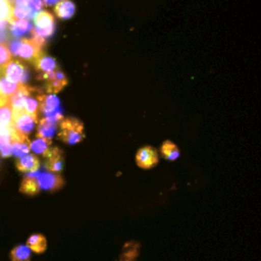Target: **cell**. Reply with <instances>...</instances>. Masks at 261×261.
<instances>
[{
    "mask_svg": "<svg viewBox=\"0 0 261 261\" xmlns=\"http://www.w3.org/2000/svg\"><path fill=\"white\" fill-rule=\"evenodd\" d=\"M86 138L84 133V125L76 117H65L60 122V132H59V139L66 144H78L83 142Z\"/></svg>",
    "mask_w": 261,
    "mask_h": 261,
    "instance_id": "1",
    "label": "cell"
},
{
    "mask_svg": "<svg viewBox=\"0 0 261 261\" xmlns=\"http://www.w3.org/2000/svg\"><path fill=\"white\" fill-rule=\"evenodd\" d=\"M42 0H15L10 19L31 20L42 10Z\"/></svg>",
    "mask_w": 261,
    "mask_h": 261,
    "instance_id": "2",
    "label": "cell"
},
{
    "mask_svg": "<svg viewBox=\"0 0 261 261\" xmlns=\"http://www.w3.org/2000/svg\"><path fill=\"white\" fill-rule=\"evenodd\" d=\"M33 22H35V27L32 28L31 33H35V35L40 36V37L45 38V40L53 37L56 31V24L55 18H54V15L50 12L41 10L33 18Z\"/></svg>",
    "mask_w": 261,
    "mask_h": 261,
    "instance_id": "3",
    "label": "cell"
},
{
    "mask_svg": "<svg viewBox=\"0 0 261 261\" xmlns=\"http://www.w3.org/2000/svg\"><path fill=\"white\" fill-rule=\"evenodd\" d=\"M43 55H45L43 47L37 45L35 41L31 40V38H20L19 47H18L17 54H15L14 58L22 59V60L27 61V63L32 64V65L35 66V64L37 63L38 59Z\"/></svg>",
    "mask_w": 261,
    "mask_h": 261,
    "instance_id": "4",
    "label": "cell"
},
{
    "mask_svg": "<svg viewBox=\"0 0 261 261\" xmlns=\"http://www.w3.org/2000/svg\"><path fill=\"white\" fill-rule=\"evenodd\" d=\"M0 76H4L9 82L18 84H27L30 81V71L18 60H12L0 69Z\"/></svg>",
    "mask_w": 261,
    "mask_h": 261,
    "instance_id": "5",
    "label": "cell"
},
{
    "mask_svg": "<svg viewBox=\"0 0 261 261\" xmlns=\"http://www.w3.org/2000/svg\"><path fill=\"white\" fill-rule=\"evenodd\" d=\"M45 168L48 172L60 173L64 170V150L58 147H48L43 152Z\"/></svg>",
    "mask_w": 261,
    "mask_h": 261,
    "instance_id": "6",
    "label": "cell"
},
{
    "mask_svg": "<svg viewBox=\"0 0 261 261\" xmlns=\"http://www.w3.org/2000/svg\"><path fill=\"white\" fill-rule=\"evenodd\" d=\"M37 122V120L28 115L24 110L13 111V127L25 137H30Z\"/></svg>",
    "mask_w": 261,
    "mask_h": 261,
    "instance_id": "7",
    "label": "cell"
},
{
    "mask_svg": "<svg viewBox=\"0 0 261 261\" xmlns=\"http://www.w3.org/2000/svg\"><path fill=\"white\" fill-rule=\"evenodd\" d=\"M38 185H40L41 190L50 191H58L65 185V181L61 177L60 173H53V172H43L40 173L37 177Z\"/></svg>",
    "mask_w": 261,
    "mask_h": 261,
    "instance_id": "8",
    "label": "cell"
},
{
    "mask_svg": "<svg viewBox=\"0 0 261 261\" xmlns=\"http://www.w3.org/2000/svg\"><path fill=\"white\" fill-rule=\"evenodd\" d=\"M36 99L38 101V107H40V115H43V117L50 116L54 112L60 110V99L55 94H47L45 92L37 94Z\"/></svg>",
    "mask_w": 261,
    "mask_h": 261,
    "instance_id": "9",
    "label": "cell"
},
{
    "mask_svg": "<svg viewBox=\"0 0 261 261\" xmlns=\"http://www.w3.org/2000/svg\"><path fill=\"white\" fill-rule=\"evenodd\" d=\"M135 161H137V165L140 168L148 170V168H153L154 166L158 165L160 157H158V152L154 148L150 147V145H147V147H143L138 150Z\"/></svg>",
    "mask_w": 261,
    "mask_h": 261,
    "instance_id": "10",
    "label": "cell"
},
{
    "mask_svg": "<svg viewBox=\"0 0 261 261\" xmlns=\"http://www.w3.org/2000/svg\"><path fill=\"white\" fill-rule=\"evenodd\" d=\"M68 84H69V79L63 71L60 70L53 71V73L48 74V78L45 84V91L47 92V94L59 93V92L63 91Z\"/></svg>",
    "mask_w": 261,
    "mask_h": 261,
    "instance_id": "11",
    "label": "cell"
},
{
    "mask_svg": "<svg viewBox=\"0 0 261 261\" xmlns=\"http://www.w3.org/2000/svg\"><path fill=\"white\" fill-rule=\"evenodd\" d=\"M40 175V172H33V173H28V175L24 176L23 178L22 184H20V193L24 194V195L28 196H36L38 195V193L41 191L40 185H38L37 177Z\"/></svg>",
    "mask_w": 261,
    "mask_h": 261,
    "instance_id": "12",
    "label": "cell"
},
{
    "mask_svg": "<svg viewBox=\"0 0 261 261\" xmlns=\"http://www.w3.org/2000/svg\"><path fill=\"white\" fill-rule=\"evenodd\" d=\"M40 160L35 154H27L22 158H18L15 162V167L19 172L23 173H33L40 170Z\"/></svg>",
    "mask_w": 261,
    "mask_h": 261,
    "instance_id": "13",
    "label": "cell"
},
{
    "mask_svg": "<svg viewBox=\"0 0 261 261\" xmlns=\"http://www.w3.org/2000/svg\"><path fill=\"white\" fill-rule=\"evenodd\" d=\"M33 28L32 22L27 19H10L9 32L14 38H22L23 36L31 32Z\"/></svg>",
    "mask_w": 261,
    "mask_h": 261,
    "instance_id": "14",
    "label": "cell"
},
{
    "mask_svg": "<svg viewBox=\"0 0 261 261\" xmlns=\"http://www.w3.org/2000/svg\"><path fill=\"white\" fill-rule=\"evenodd\" d=\"M54 12L59 19H70L75 14V4L71 0H61L55 5Z\"/></svg>",
    "mask_w": 261,
    "mask_h": 261,
    "instance_id": "15",
    "label": "cell"
},
{
    "mask_svg": "<svg viewBox=\"0 0 261 261\" xmlns=\"http://www.w3.org/2000/svg\"><path fill=\"white\" fill-rule=\"evenodd\" d=\"M36 71H37V75H42V74H50L53 71H56L58 69V64L56 60L51 56L43 55L41 56L37 60V63L35 64Z\"/></svg>",
    "mask_w": 261,
    "mask_h": 261,
    "instance_id": "16",
    "label": "cell"
},
{
    "mask_svg": "<svg viewBox=\"0 0 261 261\" xmlns=\"http://www.w3.org/2000/svg\"><path fill=\"white\" fill-rule=\"evenodd\" d=\"M27 246L35 254H43L46 251V249H47V240H46V237L43 234L35 233L28 237Z\"/></svg>",
    "mask_w": 261,
    "mask_h": 261,
    "instance_id": "17",
    "label": "cell"
},
{
    "mask_svg": "<svg viewBox=\"0 0 261 261\" xmlns=\"http://www.w3.org/2000/svg\"><path fill=\"white\" fill-rule=\"evenodd\" d=\"M32 251L27 245H17L10 251V260L12 261H31Z\"/></svg>",
    "mask_w": 261,
    "mask_h": 261,
    "instance_id": "18",
    "label": "cell"
},
{
    "mask_svg": "<svg viewBox=\"0 0 261 261\" xmlns=\"http://www.w3.org/2000/svg\"><path fill=\"white\" fill-rule=\"evenodd\" d=\"M13 126V109L9 101L0 105V127Z\"/></svg>",
    "mask_w": 261,
    "mask_h": 261,
    "instance_id": "19",
    "label": "cell"
},
{
    "mask_svg": "<svg viewBox=\"0 0 261 261\" xmlns=\"http://www.w3.org/2000/svg\"><path fill=\"white\" fill-rule=\"evenodd\" d=\"M161 153L163 157L168 161H176L180 157V150H178L177 145L171 140H166L161 147Z\"/></svg>",
    "mask_w": 261,
    "mask_h": 261,
    "instance_id": "20",
    "label": "cell"
},
{
    "mask_svg": "<svg viewBox=\"0 0 261 261\" xmlns=\"http://www.w3.org/2000/svg\"><path fill=\"white\" fill-rule=\"evenodd\" d=\"M19 87L20 84L13 83V82L5 79L4 76H0V96H3L4 98L8 99L9 97H12L19 89Z\"/></svg>",
    "mask_w": 261,
    "mask_h": 261,
    "instance_id": "21",
    "label": "cell"
},
{
    "mask_svg": "<svg viewBox=\"0 0 261 261\" xmlns=\"http://www.w3.org/2000/svg\"><path fill=\"white\" fill-rule=\"evenodd\" d=\"M23 110H24L28 115L35 117V119L38 121V116H40V107H38V101L35 98V97H28V98H25Z\"/></svg>",
    "mask_w": 261,
    "mask_h": 261,
    "instance_id": "22",
    "label": "cell"
},
{
    "mask_svg": "<svg viewBox=\"0 0 261 261\" xmlns=\"http://www.w3.org/2000/svg\"><path fill=\"white\" fill-rule=\"evenodd\" d=\"M30 144L31 142H24V143H14L12 144L13 147V155L17 158H22L24 155L30 154Z\"/></svg>",
    "mask_w": 261,
    "mask_h": 261,
    "instance_id": "23",
    "label": "cell"
},
{
    "mask_svg": "<svg viewBox=\"0 0 261 261\" xmlns=\"http://www.w3.org/2000/svg\"><path fill=\"white\" fill-rule=\"evenodd\" d=\"M50 145L51 144H48L46 140L40 139V138H36L33 142H31L30 148H31V150H32V152L36 153V154H43V152H45V150L47 149Z\"/></svg>",
    "mask_w": 261,
    "mask_h": 261,
    "instance_id": "24",
    "label": "cell"
},
{
    "mask_svg": "<svg viewBox=\"0 0 261 261\" xmlns=\"http://www.w3.org/2000/svg\"><path fill=\"white\" fill-rule=\"evenodd\" d=\"M12 61V54L8 48L7 43H0V69Z\"/></svg>",
    "mask_w": 261,
    "mask_h": 261,
    "instance_id": "25",
    "label": "cell"
},
{
    "mask_svg": "<svg viewBox=\"0 0 261 261\" xmlns=\"http://www.w3.org/2000/svg\"><path fill=\"white\" fill-rule=\"evenodd\" d=\"M0 155L4 158H8L10 157V155H13L12 143H5V144L0 145Z\"/></svg>",
    "mask_w": 261,
    "mask_h": 261,
    "instance_id": "26",
    "label": "cell"
},
{
    "mask_svg": "<svg viewBox=\"0 0 261 261\" xmlns=\"http://www.w3.org/2000/svg\"><path fill=\"white\" fill-rule=\"evenodd\" d=\"M61 0H42V4L45 5V7L50 8V7H55L56 4H59Z\"/></svg>",
    "mask_w": 261,
    "mask_h": 261,
    "instance_id": "27",
    "label": "cell"
},
{
    "mask_svg": "<svg viewBox=\"0 0 261 261\" xmlns=\"http://www.w3.org/2000/svg\"><path fill=\"white\" fill-rule=\"evenodd\" d=\"M5 101H8V99H7V98H4V97H3V96H0V105L4 103Z\"/></svg>",
    "mask_w": 261,
    "mask_h": 261,
    "instance_id": "28",
    "label": "cell"
}]
</instances>
